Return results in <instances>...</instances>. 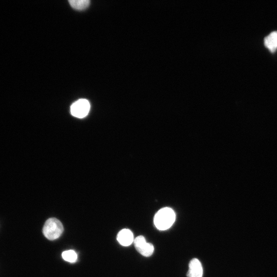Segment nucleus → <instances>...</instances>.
I'll return each instance as SVG.
<instances>
[{
  "label": "nucleus",
  "instance_id": "f257e3e1",
  "mask_svg": "<svg viewBox=\"0 0 277 277\" xmlns=\"http://www.w3.org/2000/svg\"><path fill=\"white\" fill-rule=\"evenodd\" d=\"M175 214L174 211L168 207L159 210L154 217V224L157 229L165 230L169 228L174 223Z\"/></svg>",
  "mask_w": 277,
  "mask_h": 277
},
{
  "label": "nucleus",
  "instance_id": "f03ea898",
  "mask_svg": "<svg viewBox=\"0 0 277 277\" xmlns=\"http://www.w3.org/2000/svg\"><path fill=\"white\" fill-rule=\"evenodd\" d=\"M63 230V225L58 220L55 218H50L45 222L43 232L47 239L54 240L60 237Z\"/></svg>",
  "mask_w": 277,
  "mask_h": 277
},
{
  "label": "nucleus",
  "instance_id": "7ed1b4c3",
  "mask_svg": "<svg viewBox=\"0 0 277 277\" xmlns=\"http://www.w3.org/2000/svg\"><path fill=\"white\" fill-rule=\"evenodd\" d=\"M90 104L86 99H80L73 103L70 107L71 114L78 118H83L88 113Z\"/></svg>",
  "mask_w": 277,
  "mask_h": 277
},
{
  "label": "nucleus",
  "instance_id": "20e7f679",
  "mask_svg": "<svg viewBox=\"0 0 277 277\" xmlns=\"http://www.w3.org/2000/svg\"><path fill=\"white\" fill-rule=\"evenodd\" d=\"M133 243L136 250L144 256H151L154 251L153 245L147 243L142 235H139L135 238Z\"/></svg>",
  "mask_w": 277,
  "mask_h": 277
},
{
  "label": "nucleus",
  "instance_id": "39448f33",
  "mask_svg": "<svg viewBox=\"0 0 277 277\" xmlns=\"http://www.w3.org/2000/svg\"><path fill=\"white\" fill-rule=\"evenodd\" d=\"M187 275L188 277H202L203 268L198 259L194 258L190 261Z\"/></svg>",
  "mask_w": 277,
  "mask_h": 277
},
{
  "label": "nucleus",
  "instance_id": "423d86ee",
  "mask_svg": "<svg viewBox=\"0 0 277 277\" xmlns=\"http://www.w3.org/2000/svg\"><path fill=\"white\" fill-rule=\"evenodd\" d=\"M134 240L133 233L130 230L128 229L121 230L117 235V241L121 245L124 246H129L133 242Z\"/></svg>",
  "mask_w": 277,
  "mask_h": 277
},
{
  "label": "nucleus",
  "instance_id": "0eeeda50",
  "mask_svg": "<svg viewBox=\"0 0 277 277\" xmlns=\"http://www.w3.org/2000/svg\"><path fill=\"white\" fill-rule=\"evenodd\" d=\"M264 45L271 52L277 49V31L271 32L265 37Z\"/></svg>",
  "mask_w": 277,
  "mask_h": 277
},
{
  "label": "nucleus",
  "instance_id": "6e6552de",
  "mask_svg": "<svg viewBox=\"0 0 277 277\" xmlns=\"http://www.w3.org/2000/svg\"><path fill=\"white\" fill-rule=\"evenodd\" d=\"M68 2L73 9L78 10L86 9L90 4L89 0H70Z\"/></svg>",
  "mask_w": 277,
  "mask_h": 277
},
{
  "label": "nucleus",
  "instance_id": "1a4fd4ad",
  "mask_svg": "<svg viewBox=\"0 0 277 277\" xmlns=\"http://www.w3.org/2000/svg\"><path fill=\"white\" fill-rule=\"evenodd\" d=\"M63 259L67 262L70 263L75 262L77 260V254L76 252L72 250H69L64 251L62 253Z\"/></svg>",
  "mask_w": 277,
  "mask_h": 277
}]
</instances>
